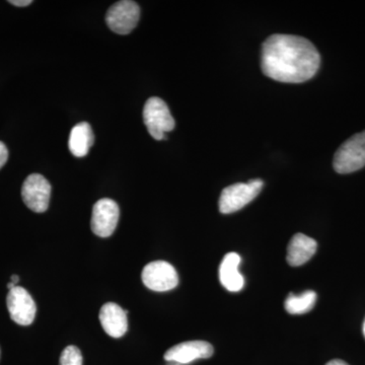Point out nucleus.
Here are the masks:
<instances>
[{
	"label": "nucleus",
	"instance_id": "nucleus-20",
	"mask_svg": "<svg viewBox=\"0 0 365 365\" xmlns=\"http://www.w3.org/2000/svg\"><path fill=\"white\" fill-rule=\"evenodd\" d=\"M19 281H20V277H19L18 275H16V274H14V275H11V282H13V283H14V284L16 285V283H18Z\"/></svg>",
	"mask_w": 365,
	"mask_h": 365
},
{
	"label": "nucleus",
	"instance_id": "nucleus-21",
	"mask_svg": "<svg viewBox=\"0 0 365 365\" xmlns=\"http://www.w3.org/2000/svg\"><path fill=\"white\" fill-rule=\"evenodd\" d=\"M16 285L14 284L13 282H9V284H7V288H9V290L13 289V288L16 287Z\"/></svg>",
	"mask_w": 365,
	"mask_h": 365
},
{
	"label": "nucleus",
	"instance_id": "nucleus-9",
	"mask_svg": "<svg viewBox=\"0 0 365 365\" xmlns=\"http://www.w3.org/2000/svg\"><path fill=\"white\" fill-rule=\"evenodd\" d=\"M6 304L9 316L14 323L21 326H29L33 324L37 313V306L25 288L16 287L9 290L6 297Z\"/></svg>",
	"mask_w": 365,
	"mask_h": 365
},
{
	"label": "nucleus",
	"instance_id": "nucleus-11",
	"mask_svg": "<svg viewBox=\"0 0 365 365\" xmlns=\"http://www.w3.org/2000/svg\"><path fill=\"white\" fill-rule=\"evenodd\" d=\"M128 312L124 311L121 307L114 302H108L101 309L100 318L103 329L108 335L113 338L123 337L128 330Z\"/></svg>",
	"mask_w": 365,
	"mask_h": 365
},
{
	"label": "nucleus",
	"instance_id": "nucleus-16",
	"mask_svg": "<svg viewBox=\"0 0 365 365\" xmlns=\"http://www.w3.org/2000/svg\"><path fill=\"white\" fill-rule=\"evenodd\" d=\"M59 365H83V354L76 346H67L61 353Z\"/></svg>",
	"mask_w": 365,
	"mask_h": 365
},
{
	"label": "nucleus",
	"instance_id": "nucleus-5",
	"mask_svg": "<svg viewBox=\"0 0 365 365\" xmlns=\"http://www.w3.org/2000/svg\"><path fill=\"white\" fill-rule=\"evenodd\" d=\"M140 18V7L131 0H122L113 4L106 16V23L113 32L128 35L135 29Z\"/></svg>",
	"mask_w": 365,
	"mask_h": 365
},
{
	"label": "nucleus",
	"instance_id": "nucleus-4",
	"mask_svg": "<svg viewBox=\"0 0 365 365\" xmlns=\"http://www.w3.org/2000/svg\"><path fill=\"white\" fill-rule=\"evenodd\" d=\"M143 121L151 137L155 140L167 138L165 134L176 126L169 107L165 101L157 97L148 98L144 105Z\"/></svg>",
	"mask_w": 365,
	"mask_h": 365
},
{
	"label": "nucleus",
	"instance_id": "nucleus-13",
	"mask_svg": "<svg viewBox=\"0 0 365 365\" xmlns=\"http://www.w3.org/2000/svg\"><path fill=\"white\" fill-rule=\"evenodd\" d=\"M241 257L237 253H228L220 264V280L222 287L230 292H241L245 287V279L239 267Z\"/></svg>",
	"mask_w": 365,
	"mask_h": 365
},
{
	"label": "nucleus",
	"instance_id": "nucleus-15",
	"mask_svg": "<svg viewBox=\"0 0 365 365\" xmlns=\"http://www.w3.org/2000/svg\"><path fill=\"white\" fill-rule=\"evenodd\" d=\"M317 302V294L313 290H306L299 295L288 294L284 307L288 314H304L314 309Z\"/></svg>",
	"mask_w": 365,
	"mask_h": 365
},
{
	"label": "nucleus",
	"instance_id": "nucleus-3",
	"mask_svg": "<svg viewBox=\"0 0 365 365\" xmlns=\"http://www.w3.org/2000/svg\"><path fill=\"white\" fill-rule=\"evenodd\" d=\"M334 170L338 174H350L365 167V130L346 140L336 151Z\"/></svg>",
	"mask_w": 365,
	"mask_h": 365
},
{
	"label": "nucleus",
	"instance_id": "nucleus-10",
	"mask_svg": "<svg viewBox=\"0 0 365 365\" xmlns=\"http://www.w3.org/2000/svg\"><path fill=\"white\" fill-rule=\"evenodd\" d=\"M213 352V346L206 341H188L170 348L165 353V360L179 364H188L194 360L210 359Z\"/></svg>",
	"mask_w": 365,
	"mask_h": 365
},
{
	"label": "nucleus",
	"instance_id": "nucleus-17",
	"mask_svg": "<svg viewBox=\"0 0 365 365\" xmlns=\"http://www.w3.org/2000/svg\"><path fill=\"white\" fill-rule=\"evenodd\" d=\"M7 158H9V150H7L6 144L0 141V170L6 165Z\"/></svg>",
	"mask_w": 365,
	"mask_h": 365
},
{
	"label": "nucleus",
	"instance_id": "nucleus-22",
	"mask_svg": "<svg viewBox=\"0 0 365 365\" xmlns=\"http://www.w3.org/2000/svg\"><path fill=\"white\" fill-rule=\"evenodd\" d=\"M362 331H364V337H365V319H364V328H362Z\"/></svg>",
	"mask_w": 365,
	"mask_h": 365
},
{
	"label": "nucleus",
	"instance_id": "nucleus-12",
	"mask_svg": "<svg viewBox=\"0 0 365 365\" xmlns=\"http://www.w3.org/2000/svg\"><path fill=\"white\" fill-rule=\"evenodd\" d=\"M318 249V244L312 237L304 234H297L290 240L287 247V260L292 267H299L313 258Z\"/></svg>",
	"mask_w": 365,
	"mask_h": 365
},
{
	"label": "nucleus",
	"instance_id": "nucleus-7",
	"mask_svg": "<svg viewBox=\"0 0 365 365\" xmlns=\"http://www.w3.org/2000/svg\"><path fill=\"white\" fill-rule=\"evenodd\" d=\"M51 185L40 174L30 175L21 187V197L26 207L34 212H45L49 206Z\"/></svg>",
	"mask_w": 365,
	"mask_h": 365
},
{
	"label": "nucleus",
	"instance_id": "nucleus-23",
	"mask_svg": "<svg viewBox=\"0 0 365 365\" xmlns=\"http://www.w3.org/2000/svg\"><path fill=\"white\" fill-rule=\"evenodd\" d=\"M170 365H181V364H177V362H170Z\"/></svg>",
	"mask_w": 365,
	"mask_h": 365
},
{
	"label": "nucleus",
	"instance_id": "nucleus-1",
	"mask_svg": "<svg viewBox=\"0 0 365 365\" xmlns=\"http://www.w3.org/2000/svg\"><path fill=\"white\" fill-rule=\"evenodd\" d=\"M319 66V53L306 38L276 34L262 45V71L274 81L304 83L316 76Z\"/></svg>",
	"mask_w": 365,
	"mask_h": 365
},
{
	"label": "nucleus",
	"instance_id": "nucleus-2",
	"mask_svg": "<svg viewBox=\"0 0 365 365\" xmlns=\"http://www.w3.org/2000/svg\"><path fill=\"white\" fill-rule=\"evenodd\" d=\"M264 182L261 179L248 182H237L222 190L218 206L222 215H230L241 210L260 194Z\"/></svg>",
	"mask_w": 365,
	"mask_h": 365
},
{
	"label": "nucleus",
	"instance_id": "nucleus-19",
	"mask_svg": "<svg viewBox=\"0 0 365 365\" xmlns=\"http://www.w3.org/2000/svg\"><path fill=\"white\" fill-rule=\"evenodd\" d=\"M326 365H349V364H346V362L343 361V360L334 359V360H331V361H329L328 364H327Z\"/></svg>",
	"mask_w": 365,
	"mask_h": 365
},
{
	"label": "nucleus",
	"instance_id": "nucleus-8",
	"mask_svg": "<svg viewBox=\"0 0 365 365\" xmlns=\"http://www.w3.org/2000/svg\"><path fill=\"white\" fill-rule=\"evenodd\" d=\"M120 209L114 200L101 199L93 205L91 227L100 237H109L114 234L119 222Z\"/></svg>",
	"mask_w": 365,
	"mask_h": 365
},
{
	"label": "nucleus",
	"instance_id": "nucleus-14",
	"mask_svg": "<svg viewBox=\"0 0 365 365\" xmlns=\"http://www.w3.org/2000/svg\"><path fill=\"white\" fill-rule=\"evenodd\" d=\"M95 143V135L91 125L81 122L72 128L69 135V150L76 158H85Z\"/></svg>",
	"mask_w": 365,
	"mask_h": 365
},
{
	"label": "nucleus",
	"instance_id": "nucleus-18",
	"mask_svg": "<svg viewBox=\"0 0 365 365\" xmlns=\"http://www.w3.org/2000/svg\"><path fill=\"white\" fill-rule=\"evenodd\" d=\"M9 2L14 6L24 7L30 6L33 1L32 0H11Z\"/></svg>",
	"mask_w": 365,
	"mask_h": 365
},
{
	"label": "nucleus",
	"instance_id": "nucleus-6",
	"mask_svg": "<svg viewBox=\"0 0 365 365\" xmlns=\"http://www.w3.org/2000/svg\"><path fill=\"white\" fill-rule=\"evenodd\" d=\"M141 278L143 284L153 292H169L179 284V276L176 269L165 261L148 263L143 268Z\"/></svg>",
	"mask_w": 365,
	"mask_h": 365
}]
</instances>
